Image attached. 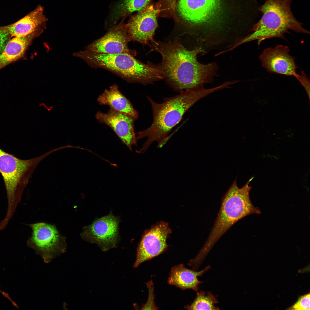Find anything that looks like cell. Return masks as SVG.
I'll use <instances>...</instances> for the list:
<instances>
[{"instance_id":"cell-22","label":"cell","mask_w":310,"mask_h":310,"mask_svg":"<svg viewBox=\"0 0 310 310\" xmlns=\"http://www.w3.org/2000/svg\"><path fill=\"white\" fill-rule=\"evenodd\" d=\"M11 37L7 30L6 26H0V54L3 51Z\"/></svg>"},{"instance_id":"cell-10","label":"cell","mask_w":310,"mask_h":310,"mask_svg":"<svg viewBox=\"0 0 310 310\" xmlns=\"http://www.w3.org/2000/svg\"><path fill=\"white\" fill-rule=\"evenodd\" d=\"M171 230L168 224L160 221L144 232L137 249L133 267L136 268L143 262L150 260L167 249L166 240Z\"/></svg>"},{"instance_id":"cell-12","label":"cell","mask_w":310,"mask_h":310,"mask_svg":"<svg viewBox=\"0 0 310 310\" xmlns=\"http://www.w3.org/2000/svg\"><path fill=\"white\" fill-rule=\"evenodd\" d=\"M131 41L126 24L121 23L110 28L107 33L86 47L92 52L109 54L127 53L135 56V51L129 49Z\"/></svg>"},{"instance_id":"cell-23","label":"cell","mask_w":310,"mask_h":310,"mask_svg":"<svg viewBox=\"0 0 310 310\" xmlns=\"http://www.w3.org/2000/svg\"><path fill=\"white\" fill-rule=\"evenodd\" d=\"M297 80L301 83L305 88L310 99V80L306 74L303 71H301V74Z\"/></svg>"},{"instance_id":"cell-15","label":"cell","mask_w":310,"mask_h":310,"mask_svg":"<svg viewBox=\"0 0 310 310\" xmlns=\"http://www.w3.org/2000/svg\"><path fill=\"white\" fill-rule=\"evenodd\" d=\"M47 21L43 8L39 5L17 22L6 26L11 37H23L35 32H43Z\"/></svg>"},{"instance_id":"cell-6","label":"cell","mask_w":310,"mask_h":310,"mask_svg":"<svg viewBox=\"0 0 310 310\" xmlns=\"http://www.w3.org/2000/svg\"><path fill=\"white\" fill-rule=\"evenodd\" d=\"M53 153L51 150L28 159H20L0 148V173L5 187L8 202L6 215L12 217L24 191L39 163Z\"/></svg>"},{"instance_id":"cell-25","label":"cell","mask_w":310,"mask_h":310,"mask_svg":"<svg viewBox=\"0 0 310 310\" xmlns=\"http://www.w3.org/2000/svg\"></svg>"},{"instance_id":"cell-2","label":"cell","mask_w":310,"mask_h":310,"mask_svg":"<svg viewBox=\"0 0 310 310\" xmlns=\"http://www.w3.org/2000/svg\"><path fill=\"white\" fill-rule=\"evenodd\" d=\"M219 90L217 86L182 91L177 95L163 98L161 103L147 96L152 107L153 121L149 128L135 133L137 140L147 138L142 148L136 152L140 154L145 153L155 142L159 147L163 146L172 129L179 123L187 111L199 100Z\"/></svg>"},{"instance_id":"cell-17","label":"cell","mask_w":310,"mask_h":310,"mask_svg":"<svg viewBox=\"0 0 310 310\" xmlns=\"http://www.w3.org/2000/svg\"><path fill=\"white\" fill-rule=\"evenodd\" d=\"M97 101L100 105L108 106L110 108L127 115L135 120L138 117V112L130 101L121 92L116 84H113L109 89H105L99 96Z\"/></svg>"},{"instance_id":"cell-20","label":"cell","mask_w":310,"mask_h":310,"mask_svg":"<svg viewBox=\"0 0 310 310\" xmlns=\"http://www.w3.org/2000/svg\"><path fill=\"white\" fill-rule=\"evenodd\" d=\"M218 303L217 298L210 291L203 290L197 292V295L191 304L184 306L188 310H218L215 305Z\"/></svg>"},{"instance_id":"cell-8","label":"cell","mask_w":310,"mask_h":310,"mask_svg":"<svg viewBox=\"0 0 310 310\" xmlns=\"http://www.w3.org/2000/svg\"><path fill=\"white\" fill-rule=\"evenodd\" d=\"M29 226L32 234L27 241V245L40 256L44 262L49 263L65 252V238L60 234L55 225L39 222Z\"/></svg>"},{"instance_id":"cell-21","label":"cell","mask_w":310,"mask_h":310,"mask_svg":"<svg viewBox=\"0 0 310 310\" xmlns=\"http://www.w3.org/2000/svg\"><path fill=\"white\" fill-rule=\"evenodd\" d=\"M310 302V295L309 293L301 296L290 308L294 310H309Z\"/></svg>"},{"instance_id":"cell-1","label":"cell","mask_w":310,"mask_h":310,"mask_svg":"<svg viewBox=\"0 0 310 310\" xmlns=\"http://www.w3.org/2000/svg\"><path fill=\"white\" fill-rule=\"evenodd\" d=\"M149 46L150 52L155 51L161 54V62L153 64L175 91L180 92L202 88L212 81L217 66L214 63L203 64L198 61L197 55L204 52L202 48L189 49L176 39L167 42L154 39Z\"/></svg>"},{"instance_id":"cell-9","label":"cell","mask_w":310,"mask_h":310,"mask_svg":"<svg viewBox=\"0 0 310 310\" xmlns=\"http://www.w3.org/2000/svg\"><path fill=\"white\" fill-rule=\"evenodd\" d=\"M119 218L111 212L84 226L81 236L84 240L96 243L102 250L106 251L115 247L119 241Z\"/></svg>"},{"instance_id":"cell-18","label":"cell","mask_w":310,"mask_h":310,"mask_svg":"<svg viewBox=\"0 0 310 310\" xmlns=\"http://www.w3.org/2000/svg\"><path fill=\"white\" fill-rule=\"evenodd\" d=\"M43 32H36L25 37L10 39L0 54V70L22 57L32 40Z\"/></svg>"},{"instance_id":"cell-14","label":"cell","mask_w":310,"mask_h":310,"mask_svg":"<svg viewBox=\"0 0 310 310\" xmlns=\"http://www.w3.org/2000/svg\"><path fill=\"white\" fill-rule=\"evenodd\" d=\"M95 117L99 122L108 126L131 150L132 146L137 145L134 128L135 120L132 117L110 108L106 113L98 111Z\"/></svg>"},{"instance_id":"cell-3","label":"cell","mask_w":310,"mask_h":310,"mask_svg":"<svg viewBox=\"0 0 310 310\" xmlns=\"http://www.w3.org/2000/svg\"><path fill=\"white\" fill-rule=\"evenodd\" d=\"M253 178H250L241 188L238 187L235 179L223 196L214 226L207 240L196 256L198 260H204L216 243L236 222L249 215L261 213L259 209L252 204L250 198L251 187L249 184Z\"/></svg>"},{"instance_id":"cell-11","label":"cell","mask_w":310,"mask_h":310,"mask_svg":"<svg viewBox=\"0 0 310 310\" xmlns=\"http://www.w3.org/2000/svg\"><path fill=\"white\" fill-rule=\"evenodd\" d=\"M159 10L153 5H148L132 17L126 24L131 41L149 45L154 40L158 27L157 20Z\"/></svg>"},{"instance_id":"cell-19","label":"cell","mask_w":310,"mask_h":310,"mask_svg":"<svg viewBox=\"0 0 310 310\" xmlns=\"http://www.w3.org/2000/svg\"><path fill=\"white\" fill-rule=\"evenodd\" d=\"M150 0H122L114 7L111 18L113 23L120 18L132 12H139L148 5Z\"/></svg>"},{"instance_id":"cell-7","label":"cell","mask_w":310,"mask_h":310,"mask_svg":"<svg viewBox=\"0 0 310 310\" xmlns=\"http://www.w3.org/2000/svg\"><path fill=\"white\" fill-rule=\"evenodd\" d=\"M219 0H179L177 10L180 16L192 28L213 31L220 25L215 18L220 10Z\"/></svg>"},{"instance_id":"cell-5","label":"cell","mask_w":310,"mask_h":310,"mask_svg":"<svg viewBox=\"0 0 310 310\" xmlns=\"http://www.w3.org/2000/svg\"><path fill=\"white\" fill-rule=\"evenodd\" d=\"M73 55L92 67L110 71L129 82L146 85L163 79L160 71L152 63L144 64L130 54L99 53L86 50L74 53Z\"/></svg>"},{"instance_id":"cell-16","label":"cell","mask_w":310,"mask_h":310,"mask_svg":"<svg viewBox=\"0 0 310 310\" xmlns=\"http://www.w3.org/2000/svg\"><path fill=\"white\" fill-rule=\"evenodd\" d=\"M210 268L209 265L197 272L187 268L182 264L175 266L171 270L168 283L183 290L191 289L197 292L199 284L202 282L198 280L197 277L202 276Z\"/></svg>"},{"instance_id":"cell-4","label":"cell","mask_w":310,"mask_h":310,"mask_svg":"<svg viewBox=\"0 0 310 310\" xmlns=\"http://www.w3.org/2000/svg\"><path fill=\"white\" fill-rule=\"evenodd\" d=\"M292 0H266L258 10L262 13L260 20L253 26V32L237 42L230 48L232 50L245 43L257 40V44L273 38L285 39L284 35L290 30L297 32L309 34L303 24L294 16L291 9Z\"/></svg>"},{"instance_id":"cell-24","label":"cell","mask_w":310,"mask_h":310,"mask_svg":"<svg viewBox=\"0 0 310 310\" xmlns=\"http://www.w3.org/2000/svg\"><path fill=\"white\" fill-rule=\"evenodd\" d=\"M170 6L173 9L175 7L176 0H167Z\"/></svg>"},{"instance_id":"cell-13","label":"cell","mask_w":310,"mask_h":310,"mask_svg":"<svg viewBox=\"0 0 310 310\" xmlns=\"http://www.w3.org/2000/svg\"><path fill=\"white\" fill-rule=\"evenodd\" d=\"M290 51L288 46L278 45L265 49L259 58L262 66L268 72L293 76L297 79L300 75L297 73V67Z\"/></svg>"}]
</instances>
